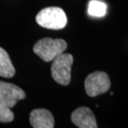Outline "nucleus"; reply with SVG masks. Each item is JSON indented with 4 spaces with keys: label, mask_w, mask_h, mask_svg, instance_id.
Segmentation results:
<instances>
[{
    "label": "nucleus",
    "mask_w": 128,
    "mask_h": 128,
    "mask_svg": "<svg viewBox=\"0 0 128 128\" xmlns=\"http://www.w3.org/2000/svg\"><path fill=\"white\" fill-rule=\"evenodd\" d=\"M36 22L39 26L45 28L59 30L66 27L68 18L61 8L48 7L39 11L36 16Z\"/></svg>",
    "instance_id": "obj_1"
},
{
    "label": "nucleus",
    "mask_w": 128,
    "mask_h": 128,
    "mask_svg": "<svg viewBox=\"0 0 128 128\" xmlns=\"http://www.w3.org/2000/svg\"><path fill=\"white\" fill-rule=\"evenodd\" d=\"M66 41L61 38H42L34 44L33 52L45 62H51L66 49Z\"/></svg>",
    "instance_id": "obj_2"
},
{
    "label": "nucleus",
    "mask_w": 128,
    "mask_h": 128,
    "mask_svg": "<svg viewBox=\"0 0 128 128\" xmlns=\"http://www.w3.org/2000/svg\"><path fill=\"white\" fill-rule=\"evenodd\" d=\"M72 63V55L62 52L58 56L52 60L51 66L52 78L61 85L68 86L71 82V68Z\"/></svg>",
    "instance_id": "obj_3"
},
{
    "label": "nucleus",
    "mask_w": 128,
    "mask_h": 128,
    "mask_svg": "<svg viewBox=\"0 0 128 128\" xmlns=\"http://www.w3.org/2000/svg\"><path fill=\"white\" fill-rule=\"evenodd\" d=\"M111 86L108 75L104 72H95L86 76L85 90L89 96H96L106 92Z\"/></svg>",
    "instance_id": "obj_4"
},
{
    "label": "nucleus",
    "mask_w": 128,
    "mask_h": 128,
    "mask_svg": "<svg viewBox=\"0 0 128 128\" xmlns=\"http://www.w3.org/2000/svg\"><path fill=\"white\" fill-rule=\"evenodd\" d=\"M26 94L22 89L14 84L0 82V102L12 108L19 100L25 98Z\"/></svg>",
    "instance_id": "obj_5"
},
{
    "label": "nucleus",
    "mask_w": 128,
    "mask_h": 128,
    "mask_svg": "<svg viewBox=\"0 0 128 128\" xmlns=\"http://www.w3.org/2000/svg\"><path fill=\"white\" fill-rule=\"evenodd\" d=\"M72 122L79 128H96V117L90 108L81 106L76 109L71 116Z\"/></svg>",
    "instance_id": "obj_6"
},
{
    "label": "nucleus",
    "mask_w": 128,
    "mask_h": 128,
    "mask_svg": "<svg viewBox=\"0 0 128 128\" xmlns=\"http://www.w3.org/2000/svg\"><path fill=\"white\" fill-rule=\"evenodd\" d=\"M30 123L34 128H53L54 118L47 109H35L30 113Z\"/></svg>",
    "instance_id": "obj_7"
},
{
    "label": "nucleus",
    "mask_w": 128,
    "mask_h": 128,
    "mask_svg": "<svg viewBox=\"0 0 128 128\" xmlns=\"http://www.w3.org/2000/svg\"><path fill=\"white\" fill-rule=\"evenodd\" d=\"M15 75V68L11 62L9 55L4 48L0 47V76L12 78Z\"/></svg>",
    "instance_id": "obj_8"
},
{
    "label": "nucleus",
    "mask_w": 128,
    "mask_h": 128,
    "mask_svg": "<svg viewBox=\"0 0 128 128\" xmlns=\"http://www.w3.org/2000/svg\"><path fill=\"white\" fill-rule=\"evenodd\" d=\"M106 4L99 0H91L88 4V12L92 17L102 18L106 14Z\"/></svg>",
    "instance_id": "obj_9"
},
{
    "label": "nucleus",
    "mask_w": 128,
    "mask_h": 128,
    "mask_svg": "<svg viewBox=\"0 0 128 128\" xmlns=\"http://www.w3.org/2000/svg\"><path fill=\"white\" fill-rule=\"evenodd\" d=\"M14 118L11 108L0 102V122H10Z\"/></svg>",
    "instance_id": "obj_10"
}]
</instances>
